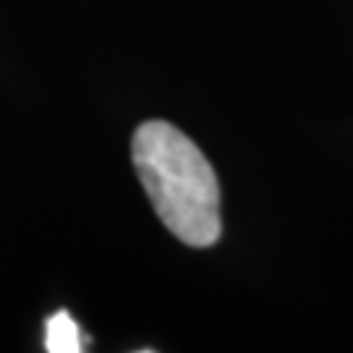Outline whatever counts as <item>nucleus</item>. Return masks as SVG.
<instances>
[{
    "label": "nucleus",
    "instance_id": "2",
    "mask_svg": "<svg viewBox=\"0 0 353 353\" xmlns=\"http://www.w3.org/2000/svg\"><path fill=\"white\" fill-rule=\"evenodd\" d=\"M45 348L50 353H79L81 351V335L76 322L68 316V312H58L48 319V335Z\"/></svg>",
    "mask_w": 353,
    "mask_h": 353
},
{
    "label": "nucleus",
    "instance_id": "1",
    "mask_svg": "<svg viewBox=\"0 0 353 353\" xmlns=\"http://www.w3.org/2000/svg\"><path fill=\"white\" fill-rule=\"evenodd\" d=\"M131 157L141 186L165 228L189 246L220 239V183L194 141L165 121L137 128Z\"/></svg>",
    "mask_w": 353,
    "mask_h": 353
}]
</instances>
